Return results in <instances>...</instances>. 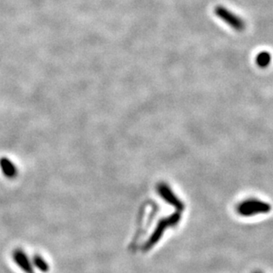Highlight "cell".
<instances>
[{
	"label": "cell",
	"mask_w": 273,
	"mask_h": 273,
	"mask_svg": "<svg viewBox=\"0 0 273 273\" xmlns=\"http://www.w3.org/2000/svg\"><path fill=\"white\" fill-rule=\"evenodd\" d=\"M271 211V205L267 201L256 198H248L241 201L236 207V212L241 217L249 218L259 214H267Z\"/></svg>",
	"instance_id": "6da1fadb"
},
{
	"label": "cell",
	"mask_w": 273,
	"mask_h": 273,
	"mask_svg": "<svg viewBox=\"0 0 273 273\" xmlns=\"http://www.w3.org/2000/svg\"><path fill=\"white\" fill-rule=\"evenodd\" d=\"M254 273H262V272H261V271H255V272Z\"/></svg>",
	"instance_id": "52a82bcc"
},
{
	"label": "cell",
	"mask_w": 273,
	"mask_h": 273,
	"mask_svg": "<svg viewBox=\"0 0 273 273\" xmlns=\"http://www.w3.org/2000/svg\"><path fill=\"white\" fill-rule=\"evenodd\" d=\"M255 62L261 69H265L271 62V56L268 51H262L256 56Z\"/></svg>",
	"instance_id": "5b68a950"
},
{
	"label": "cell",
	"mask_w": 273,
	"mask_h": 273,
	"mask_svg": "<svg viewBox=\"0 0 273 273\" xmlns=\"http://www.w3.org/2000/svg\"><path fill=\"white\" fill-rule=\"evenodd\" d=\"M180 220H181V217L180 213H173L166 219L160 220L157 225L153 234H151L150 239L144 245V250L146 251L153 248L154 245L157 244L160 240V238L164 235L166 229H169L171 227L177 226V224L180 223Z\"/></svg>",
	"instance_id": "7a4b0ae2"
},
{
	"label": "cell",
	"mask_w": 273,
	"mask_h": 273,
	"mask_svg": "<svg viewBox=\"0 0 273 273\" xmlns=\"http://www.w3.org/2000/svg\"><path fill=\"white\" fill-rule=\"evenodd\" d=\"M214 13L219 18L221 19L227 25L230 26L232 29L236 31H243L246 28L244 21L240 16L235 15L223 6H217L214 9Z\"/></svg>",
	"instance_id": "3957f363"
},
{
	"label": "cell",
	"mask_w": 273,
	"mask_h": 273,
	"mask_svg": "<svg viewBox=\"0 0 273 273\" xmlns=\"http://www.w3.org/2000/svg\"><path fill=\"white\" fill-rule=\"evenodd\" d=\"M4 163H5V162H4ZM2 167H3V168H2V169H5V168H8V166H7V165H6V164H5V166H2ZM8 170H9V171H10V173H12V171H13V172H14V171H15V170H12V169L5 170V171H6V173H8Z\"/></svg>",
	"instance_id": "8992f818"
},
{
	"label": "cell",
	"mask_w": 273,
	"mask_h": 273,
	"mask_svg": "<svg viewBox=\"0 0 273 273\" xmlns=\"http://www.w3.org/2000/svg\"><path fill=\"white\" fill-rule=\"evenodd\" d=\"M157 190H158V194L166 202H168L170 205L176 208L178 212H183L184 208H185L183 201L177 196L173 189L170 187L169 185H167L165 182H161V183L158 184Z\"/></svg>",
	"instance_id": "277c9868"
}]
</instances>
